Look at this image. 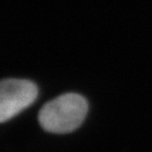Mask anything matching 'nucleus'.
I'll use <instances>...</instances> for the list:
<instances>
[{"mask_svg": "<svg viewBox=\"0 0 152 152\" xmlns=\"http://www.w3.org/2000/svg\"><path fill=\"white\" fill-rule=\"evenodd\" d=\"M87 110L88 104L84 97L76 93L63 94L42 106L39 113V123L48 132H71L84 121Z\"/></svg>", "mask_w": 152, "mask_h": 152, "instance_id": "obj_1", "label": "nucleus"}, {"mask_svg": "<svg viewBox=\"0 0 152 152\" xmlns=\"http://www.w3.org/2000/svg\"><path fill=\"white\" fill-rule=\"evenodd\" d=\"M38 96L35 83L26 79H4L0 84V121H9L32 105Z\"/></svg>", "mask_w": 152, "mask_h": 152, "instance_id": "obj_2", "label": "nucleus"}]
</instances>
